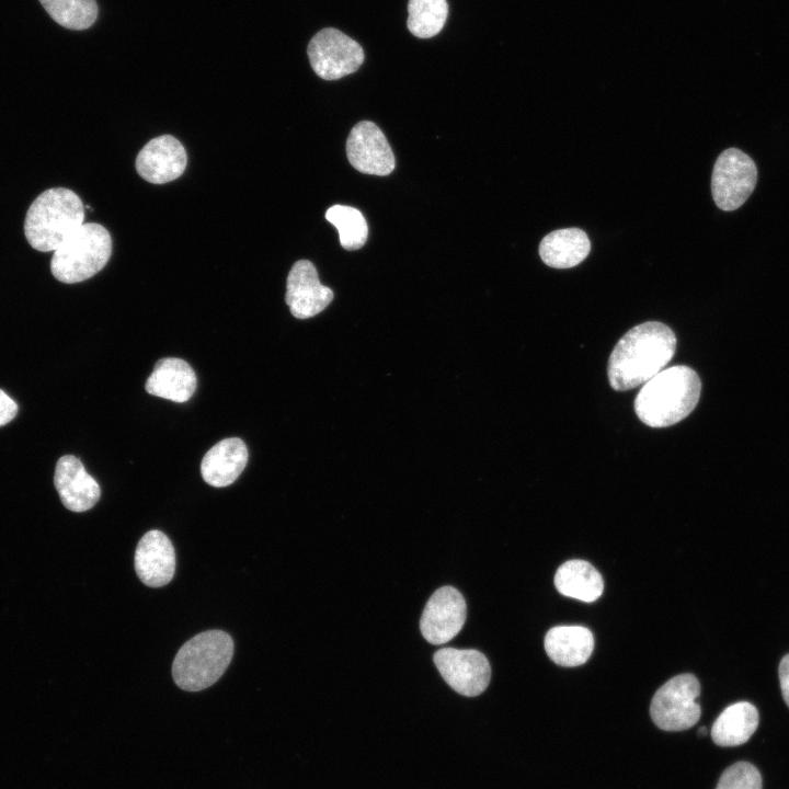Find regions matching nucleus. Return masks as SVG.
Instances as JSON below:
<instances>
[{
	"label": "nucleus",
	"instance_id": "obj_1",
	"mask_svg": "<svg viewBox=\"0 0 789 789\" xmlns=\"http://www.w3.org/2000/svg\"><path fill=\"white\" fill-rule=\"evenodd\" d=\"M676 338L666 324L650 321L629 330L614 347L607 366L613 389L625 391L645 384L666 366Z\"/></svg>",
	"mask_w": 789,
	"mask_h": 789
},
{
	"label": "nucleus",
	"instance_id": "obj_2",
	"mask_svg": "<svg viewBox=\"0 0 789 789\" xmlns=\"http://www.w3.org/2000/svg\"><path fill=\"white\" fill-rule=\"evenodd\" d=\"M700 390L701 382L695 370L673 366L642 386L634 400V411L640 421L651 427L671 426L695 409Z\"/></svg>",
	"mask_w": 789,
	"mask_h": 789
},
{
	"label": "nucleus",
	"instance_id": "obj_3",
	"mask_svg": "<svg viewBox=\"0 0 789 789\" xmlns=\"http://www.w3.org/2000/svg\"><path fill=\"white\" fill-rule=\"evenodd\" d=\"M84 219L80 197L69 188L53 187L41 193L30 205L24 233L30 245L41 252L57 250Z\"/></svg>",
	"mask_w": 789,
	"mask_h": 789
},
{
	"label": "nucleus",
	"instance_id": "obj_4",
	"mask_svg": "<svg viewBox=\"0 0 789 789\" xmlns=\"http://www.w3.org/2000/svg\"><path fill=\"white\" fill-rule=\"evenodd\" d=\"M233 654L231 637L221 630H208L186 641L176 653L172 676L187 691H198L217 682Z\"/></svg>",
	"mask_w": 789,
	"mask_h": 789
},
{
	"label": "nucleus",
	"instance_id": "obj_5",
	"mask_svg": "<svg viewBox=\"0 0 789 789\" xmlns=\"http://www.w3.org/2000/svg\"><path fill=\"white\" fill-rule=\"evenodd\" d=\"M112 254V238L96 222L82 224L54 251L50 271L66 284L85 281L100 272Z\"/></svg>",
	"mask_w": 789,
	"mask_h": 789
},
{
	"label": "nucleus",
	"instance_id": "obj_6",
	"mask_svg": "<svg viewBox=\"0 0 789 789\" xmlns=\"http://www.w3.org/2000/svg\"><path fill=\"white\" fill-rule=\"evenodd\" d=\"M700 685L693 674H681L662 685L654 694L650 714L665 731H683L695 725L701 714L698 704Z\"/></svg>",
	"mask_w": 789,
	"mask_h": 789
},
{
	"label": "nucleus",
	"instance_id": "obj_7",
	"mask_svg": "<svg viewBox=\"0 0 789 789\" xmlns=\"http://www.w3.org/2000/svg\"><path fill=\"white\" fill-rule=\"evenodd\" d=\"M757 181L754 161L736 148L725 149L716 160L711 176V192L722 210H734L752 194Z\"/></svg>",
	"mask_w": 789,
	"mask_h": 789
},
{
	"label": "nucleus",
	"instance_id": "obj_8",
	"mask_svg": "<svg viewBox=\"0 0 789 789\" xmlns=\"http://www.w3.org/2000/svg\"><path fill=\"white\" fill-rule=\"evenodd\" d=\"M313 71L324 80H336L355 72L364 61L362 46L341 31L327 27L308 45Z\"/></svg>",
	"mask_w": 789,
	"mask_h": 789
},
{
	"label": "nucleus",
	"instance_id": "obj_9",
	"mask_svg": "<svg viewBox=\"0 0 789 789\" xmlns=\"http://www.w3.org/2000/svg\"><path fill=\"white\" fill-rule=\"evenodd\" d=\"M434 663L444 681L460 695L478 696L490 683V663L477 650L443 648L435 652Z\"/></svg>",
	"mask_w": 789,
	"mask_h": 789
},
{
	"label": "nucleus",
	"instance_id": "obj_10",
	"mask_svg": "<svg viewBox=\"0 0 789 789\" xmlns=\"http://www.w3.org/2000/svg\"><path fill=\"white\" fill-rule=\"evenodd\" d=\"M466 602L461 593L451 586H443L427 601L420 620L424 639L432 644H443L455 638L466 621Z\"/></svg>",
	"mask_w": 789,
	"mask_h": 789
},
{
	"label": "nucleus",
	"instance_id": "obj_11",
	"mask_svg": "<svg viewBox=\"0 0 789 789\" xmlns=\"http://www.w3.org/2000/svg\"><path fill=\"white\" fill-rule=\"evenodd\" d=\"M350 163L359 172L388 175L395 170L392 149L380 128L369 121L357 123L346 141Z\"/></svg>",
	"mask_w": 789,
	"mask_h": 789
},
{
	"label": "nucleus",
	"instance_id": "obj_12",
	"mask_svg": "<svg viewBox=\"0 0 789 789\" xmlns=\"http://www.w3.org/2000/svg\"><path fill=\"white\" fill-rule=\"evenodd\" d=\"M333 299V291L322 285L315 265L297 261L289 271L285 301L298 319L311 318L323 311Z\"/></svg>",
	"mask_w": 789,
	"mask_h": 789
},
{
	"label": "nucleus",
	"instance_id": "obj_13",
	"mask_svg": "<svg viewBox=\"0 0 789 789\" xmlns=\"http://www.w3.org/2000/svg\"><path fill=\"white\" fill-rule=\"evenodd\" d=\"M187 156L183 145L171 135L149 140L136 158L138 174L152 184H164L182 175Z\"/></svg>",
	"mask_w": 789,
	"mask_h": 789
},
{
	"label": "nucleus",
	"instance_id": "obj_14",
	"mask_svg": "<svg viewBox=\"0 0 789 789\" xmlns=\"http://www.w3.org/2000/svg\"><path fill=\"white\" fill-rule=\"evenodd\" d=\"M135 570L150 587L167 585L175 572V551L165 534L153 529L139 540L135 551Z\"/></svg>",
	"mask_w": 789,
	"mask_h": 789
},
{
	"label": "nucleus",
	"instance_id": "obj_15",
	"mask_svg": "<svg viewBox=\"0 0 789 789\" xmlns=\"http://www.w3.org/2000/svg\"><path fill=\"white\" fill-rule=\"evenodd\" d=\"M55 488L62 504L72 512H84L100 499L101 489L82 462L72 455L58 459L54 476Z\"/></svg>",
	"mask_w": 789,
	"mask_h": 789
},
{
	"label": "nucleus",
	"instance_id": "obj_16",
	"mask_svg": "<svg viewBox=\"0 0 789 789\" xmlns=\"http://www.w3.org/2000/svg\"><path fill=\"white\" fill-rule=\"evenodd\" d=\"M196 384V375L187 362L167 357L155 364L145 388L152 396L182 403L191 399Z\"/></svg>",
	"mask_w": 789,
	"mask_h": 789
},
{
	"label": "nucleus",
	"instance_id": "obj_17",
	"mask_svg": "<svg viewBox=\"0 0 789 789\" xmlns=\"http://www.w3.org/2000/svg\"><path fill=\"white\" fill-rule=\"evenodd\" d=\"M247 462L248 448L243 441L225 438L205 454L201 464L202 477L211 487H227L238 479Z\"/></svg>",
	"mask_w": 789,
	"mask_h": 789
},
{
	"label": "nucleus",
	"instance_id": "obj_18",
	"mask_svg": "<svg viewBox=\"0 0 789 789\" xmlns=\"http://www.w3.org/2000/svg\"><path fill=\"white\" fill-rule=\"evenodd\" d=\"M594 649V637L582 626H558L545 637V650L556 664L579 666L584 664Z\"/></svg>",
	"mask_w": 789,
	"mask_h": 789
},
{
	"label": "nucleus",
	"instance_id": "obj_19",
	"mask_svg": "<svg viewBox=\"0 0 789 789\" xmlns=\"http://www.w3.org/2000/svg\"><path fill=\"white\" fill-rule=\"evenodd\" d=\"M591 250L587 235L579 228L554 230L539 244L542 262L553 268H570L581 263Z\"/></svg>",
	"mask_w": 789,
	"mask_h": 789
},
{
	"label": "nucleus",
	"instance_id": "obj_20",
	"mask_svg": "<svg viewBox=\"0 0 789 789\" xmlns=\"http://www.w3.org/2000/svg\"><path fill=\"white\" fill-rule=\"evenodd\" d=\"M758 711L747 701L727 707L711 728V737L717 745L736 746L745 743L756 731Z\"/></svg>",
	"mask_w": 789,
	"mask_h": 789
},
{
	"label": "nucleus",
	"instance_id": "obj_21",
	"mask_svg": "<svg viewBox=\"0 0 789 789\" xmlns=\"http://www.w3.org/2000/svg\"><path fill=\"white\" fill-rule=\"evenodd\" d=\"M554 585L564 596L585 603L596 601L604 590L602 575L584 560H569L561 564L554 575Z\"/></svg>",
	"mask_w": 789,
	"mask_h": 789
},
{
	"label": "nucleus",
	"instance_id": "obj_22",
	"mask_svg": "<svg viewBox=\"0 0 789 789\" xmlns=\"http://www.w3.org/2000/svg\"><path fill=\"white\" fill-rule=\"evenodd\" d=\"M408 28L412 35L428 38L441 32L447 14V0H409Z\"/></svg>",
	"mask_w": 789,
	"mask_h": 789
},
{
	"label": "nucleus",
	"instance_id": "obj_23",
	"mask_svg": "<svg viewBox=\"0 0 789 789\" xmlns=\"http://www.w3.org/2000/svg\"><path fill=\"white\" fill-rule=\"evenodd\" d=\"M325 219L338 229L341 245L345 250H357L365 244L368 226L358 209L336 204L325 211Z\"/></svg>",
	"mask_w": 789,
	"mask_h": 789
},
{
	"label": "nucleus",
	"instance_id": "obj_24",
	"mask_svg": "<svg viewBox=\"0 0 789 789\" xmlns=\"http://www.w3.org/2000/svg\"><path fill=\"white\" fill-rule=\"evenodd\" d=\"M39 2L54 21L70 30H85L98 16L95 0H39Z\"/></svg>",
	"mask_w": 789,
	"mask_h": 789
},
{
	"label": "nucleus",
	"instance_id": "obj_25",
	"mask_svg": "<svg viewBox=\"0 0 789 789\" xmlns=\"http://www.w3.org/2000/svg\"><path fill=\"white\" fill-rule=\"evenodd\" d=\"M716 789H762V777L755 766L739 762L723 771Z\"/></svg>",
	"mask_w": 789,
	"mask_h": 789
},
{
	"label": "nucleus",
	"instance_id": "obj_26",
	"mask_svg": "<svg viewBox=\"0 0 789 789\" xmlns=\"http://www.w3.org/2000/svg\"><path fill=\"white\" fill-rule=\"evenodd\" d=\"M16 413V402L0 389V426L8 424Z\"/></svg>",
	"mask_w": 789,
	"mask_h": 789
},
{
	"label": "nucleus",
	"instance_id": "obj_27",
	"mask_svg": "<svg viewBox=\"0 0 789 789\" xmlns=\"http://www.w3.org/2000/svg\"><path fill=\"white\" fill-rule=\"evenodd\" d=\"M779 682L784 700L789 707V654H786L780 661Z\"/></svg>",
	"mask_w": 789,
	"mask_h": 789
},
{
	"label": "nucleus",
	"instance_id": "obj_28",
	"mask_svg": "<svg viewBox=\"0 0 789 789\" xmlns=\"http://www.w3.org/2000/svg\"><path fill=\"white\" fill-rule=\"evenodd\" d=\"M707 732H708V730H707L706 727H701V728L698 730V734L701 735V736L706 735Z\"/></svg>",
	"mask_w": 789,
	"mask_h": 789
}]
</instances>
